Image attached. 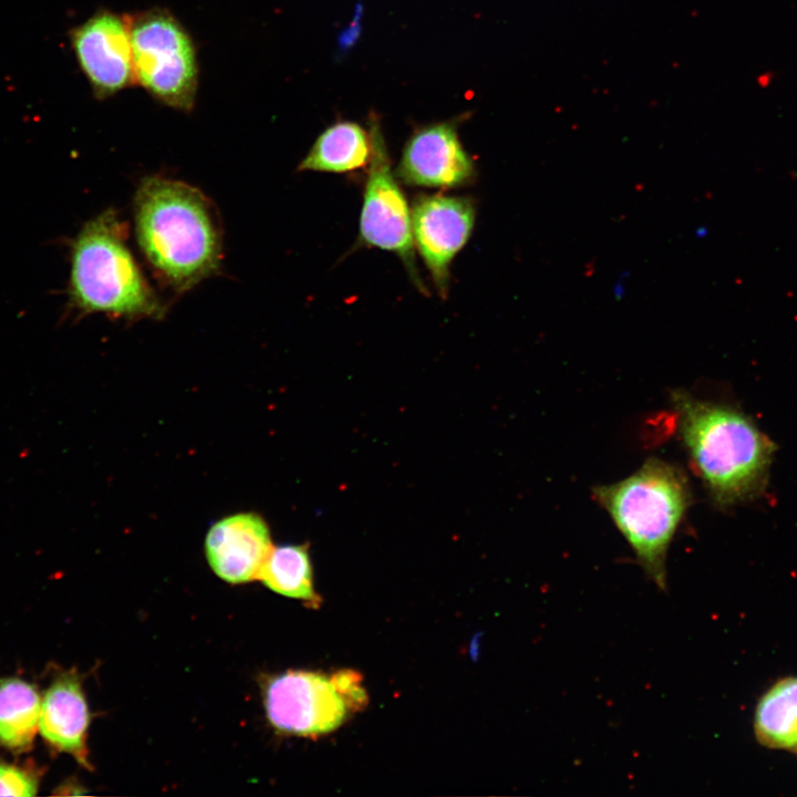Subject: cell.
Wrapping results in <instances>:
<instances>
[{
    "label": "cell",
    "instance_id": "11",
    "mask_svg": "<svg viewBox=\"0 0 797 797\" xmlns=\"http://www.w3.org/2000/svg\"><path fill=\"white\" fill-rule=\"evenodd\" d=\"M272 548L268 525L253 513L224 517L209 528L205 539L210 568L232 584L259 579Z\"/></svg>",
    "mask_w": 797,
    "mask_h": 797
},
{
    "label": "cell",
    "instance_id": "15",
    "mask_svg": "<svg viewBox=\"0 0 797 797\" xmlns=\"http://www.w3.org/2000/svg\"><path fill=\"white\" fill-rule=\"evenodd\" d=\"M754 731L764 746L797 751V676L777 682L762 696Z\"/></svg>",
    "mask_w": 797,
    "mask_h": 797
},
{
    "label": "cell",
    "instance_id": "16",
    "mask_svg": "<svg viewBox=\"0 0 797 797\" xmlns=\"http://www.w3.org/2000/svg\"><path fill=\"white\" fill-rule=\"evenodd\" d=\"M259 580L276 593L299 599L311 608H319L320 597L313 588V575L306 545H284L272 548Z\"/></svg>",
    "mask_w": 797,
    "mask_h": 797
},
{
    "label": "cell",
    "instance_id": "18",
    "mask_svg": "<svg viewBox=\"0 0 797 797\" xmlns=\"http://www.w3.org/2000/svg\"><path fill=\"white\" fill-rule=\"evenodd\" d=\"M361 13H362V7L359 4L355 9V18L353 19L351 25L346 30H344L338 38L339 48L343 52L348 51L351 46H353V44L355 43V41L360 34Z\"/></svg>",
    "mask_w": 797,
    "mask_h": 797
},
{
    "label": "cell",
    "instance_id": "14",
    "mask_svg": "<svg viewBox=\"0 0 797 797\" xmlns=\"http://www.w3.org/2000/svg\"><path fill=\"white\" fill-rule=\"evenodd\" d=\"M40 713L41 700L34 685L17 677L0 680V744L13 752L30 749Z\"/></svg>",
    "mask_w": 797,
    "mask_h": 797
},
{
    "label": "cell",
    "instance_id": "5",
    "mask_svg": "<svg viewBox=\"0 0 797 797\" xmlns=\"http://www.w3.org/2000/svg\"><path fill=\"white\" fill-rule=\"evenodd\" d=\"M262 698L275 729L304 737L335 731L368 703L362 676L352 670L333 674L291 670L267 676Z\"/></svg>",
    "mask_w": 797,
    "mask_h": 797
},
{
    "label": "cell",
    "instance_id": "2",
    "mask_svg": "<svg viewBox=\"0 0 797 797\" xmlns=\"http://www.w3.org/2000/svg\"><path fill=\"white\" fill-rule=\"evenodd\" d=\"M137 244L159 278L183 293L220 266L222 235L215 205L198 188L144 177L134 195Z\"/></svg>",
    "mask_w": 797,
    "mask_h": 797
},
{
    "label": "cell",
    "instance_id": "6",
    "mask_svg": "<svg viewBox=\"0 0 797 797\" xmlns=\"http://www.w3.org/2000/svg\"><path fill=\"white\" fill-rule=\"evenodd\" d=\"M130 17L135 81L159 103L189 112L198 87V62L186 28L166 9Z\"/></svg>",
    "mask_w": 797,
    "mask_h": 797
},
{
    "label": "cell",
    "instance_id": "7",
    "mask_svg": "<svg viewBox=\"0 0 797 797\" xmlns=\"http://www.w3.org/2000/svg\"><path fill=\"white\" fill-rule=\"evenodd\" d=\"M372 153L360 215V239L369 246L396 253L416 287L424 291L415 267L412 210L391 168L379 121L370 116Z\"/></svg>",
    "mask_w": 797,
    "mask_h": 797
},
{
    "label": "cell",
    "instance_id": "8",
    "mask_svg": "<svg viewBox=\"0 0 797 797\" xmlns=\"http://www.w3.org/2000/svg\"><path fill=\"white\" fill-rule=\"evenodd\" d=\"M71 48L96 99L135 82L130 17L103 9L70 32Z\"/></svg>",
    "mask_w": 797,
    "mask_h": 797
},
{
    "label": "cell",
    "instance_id": "12",
    "mask_svg": "<svg viewBox=\"0 0 797 797\" xmlns=\"http://www.w3.org/2000/svg\"><path fill=\"white\" fill-rule=\"evenodd\" d=\"M89 725L90 712L79 673L59 674L41 702V735L53 748L70 754L81 766L91 769L86 747Z\"/></svg>",
    "mask_w": 797,
    "mask_h": 797
},
{
    "label": "cell",
    "instance_id": "10",
    "mask_svg": "<svg viewBox=\"0 0 797 797\" xmlns=\"http://www.w3.org/2000/svg\"><path fill=\"white\" fill-rule=\"evenodd\" d=\"M396 175L408 186L427 188L473 183L476 167L460 143L457 123L449 120L416 128L403 148Z\"/></svg>",
    "mask_w": 797,
    "mask_h": 797
},
{
    "label": "cell",
    "instance_id": "4",
    "mask_svg": "<svg viewBox=\"0 0 797 797\" xmlns=\"http://www.w3.org/2000/svg\"><path fill=\"white\" fill-rule=\"evenodd\" d=\"M592 496L623 535L645 575L665 590L667 551L692 503L685 472L650 457L627 478L593 487Z\"/></svg>",
    "mask_w": 797,
    "mask_h": 797
},
{
    "label": "cell",
    "instance_id": "1",
    "mask_svg": "<svg viewBox=\"0 0 797 797\" xmlns=\"http://www.w3.org/2000/svg\"><path fill=\"white\" fill-rule=\"evenodd\" d=\"M679 435L690 464L721 509L759 498L776 451L751 416L686 391L671 392Z\"/></svg>",
    "mask_w": 797,
    "mask_h": 797
},
{
    "label": "cell",
    "instance_id": "9",
    "mask_svg": "<svg viewBox=\"0 0 797 797\" xmlns=\"http://www.w3.org/2000/svg\"><path fill=\"white\" fill-rule=\"evenodd\" d=\"M475 219V203L467 196L433 194L414 200V245L442 298L448 292L451 263L467 244Z\"/></svg>",
    "mask_w": 797,
    "mask_h": 797
},
{
    "label": "cell",
    "instance_id": "3",
    "mask_svg": "<svg viewBox=\"0 0 797 797\" xmlns=\"http://www.w3.org/2000/svg\"><path fill=\"white\" fill-rule=\"evenodd\" d=\"M69 308L79 315L159 319L165 307L126 242L114 209L90 219L71 241Z\"/></svg>",
    "mask_w": 797,
    "mask_h": 797
},
{
    "label": "cell",
    "instance_id": "13",
    "mask_svg": "<svg viewBox=\"0 0 797 797\" xmlns=\"http://www.w3.org/2000/svg\"><path fill=\"white\" fill-rule=\"evenodd\" d=\"M371 153L370 132L359 123L339 121L318 136L298 170L350 173L366 167Z\"/></svg>",
    "mask_w": 797,
    "mask_h": 797
},
{
    "label": "cell",
    "instance_id": "17",
    "mask_svg": "<svg viewBox=\"0 0 797 797\" xmlns=\"http://www.w3.org/2000/svg\"><path fill=\"white\" fill-rule=\"evenodd\" d=\"M39 779L32 770L0 762V796H34Z\"/></svg>",
    "mask_w": 797,
    "mask_h": 797
}]
</instances>
